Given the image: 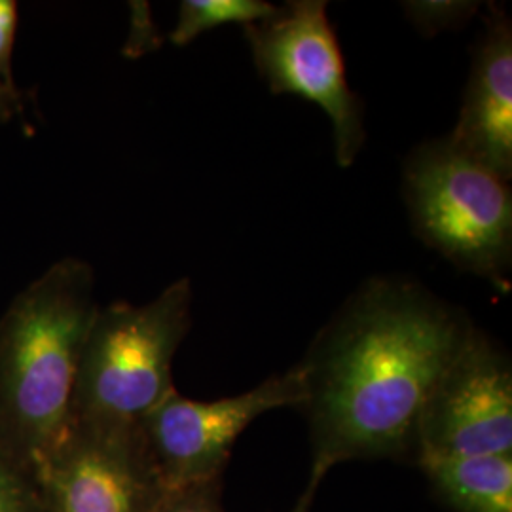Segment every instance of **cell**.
<instances>
[{
    "label": "cell",
    "instance_id": "1",
    "mask_svg": "<svg viewBox=\"0 0 512 512\" xmlns=\"http://www.w3.org/2000/svg\"><path fill=\"white\" fill-rule=\"evenodd\" d=\"M475 329L418 281L370 279L298 363L311 473L351 459L416 458L421 410Z\"/></svg>",
    "mask_w": 512,
    "mask_h": 512
},
{
    "label": "cell",
    "instance_id": "2",
    "mask_svg": "<svg viewBox=\"0 0 512 512\" xmlns=\"http://www.w3.org/2000/svg\"><path fill=\"white\" fill-rule=\"evenodd\" d=\"M92 268L67 258L0 319V456L33 478L73 425L80 351L93 315Z\"/></svg>",
    "mask_w": 512,
    "mask_h": 512
},
{
    "label": "cell",
    "instance_id": "3",
    "mask_svg": "<svg viewBox=\"0 0 512 512\" xmlns=\"http://www.w3.org/2000/svg\"><path fill=\"white\" fill-rule=\"evenodd\" d=\"M192 325V285L179 279L143 306L95 311L80 351L73 423L141 427L175 389L173 359Z\"/></svg>",
    "mask_w": 512,
    "mask_h": 512
},
{
    "label": "cell",
    "instance_id": "4",
    "mask_svg": "<svg viewBox=\"0 0 512 512\" xmlns=\"http://www.w3.org/2000/svg\"><path fill=\"white\" fill-rule=\"evenodd\" d=\"M403 194L412 228L429 249L501 293L511 289L509 181L437 139L406 158Z\"/></svg>",
    "mask_w": 512,
    "mask_h": 512
},
{
    "label": "cell",
    "instance_id": "5",
    "mask_svg": "<svg viewBox=\"0 0 512 512\" xmlns=\"http://www.w3.org/2000/svg\"><path fill=\"white\" fill-rule=\"evenodd\" d=\"M243 33L256 71L272 93L315 103L332 124L336 162L355 164L366 141L363 101L349 88L327 2H287L272 18L243 27Z\"/></svg>",
    "mask_w": 512,
    "mask_h": 512
},
{
    "label": "cell",
    "instance_id": "6",
    "mask_svg": "<svg viewBox=\"0 0 512 512\" xmlns=\"http://www.w3.org/2000/svg\"><path fill=\"white\" fill-rule=\"evenodd\" d=\"M302 399L298 366L217 401L186 399L173 389L141 423L150 463L164 488L222 478L236 440L253 421L277 408H298Z\"/></svg>",
    "mask_w": 512,
    "mask_h": 512
},
{
    "label": "cell",
    "instance_id": "7",
    "mask_svg": "<svg viewBox=\"0 0 512 512\" xmlns=\"http://www.w3.org/2000/svg\"><path fill=\"white\" fill-rule=\"evenodd\" d=\"M497 454H512L511 359L475 327L421 410L416 461Z\"/></svg>",
    "mask_w": 512,
    "mask_h": 512
},
{
    "label": "cell",
    "instance_id": "8",
    "mask_svg": "<svg viewBox=\"0 0 512 512\" xmlns=\"http://www.w3.org/2000/svg\"><path fill=\"white\" fill-rule=\"evenodd\" d=\"M42 512H152L164 486L141 427L73 423L33 475Z\"/></svg>",
    "mask_w": 512,
    "mask_h": 512
},
{
    "label": "cell",
    "instance_id": "9",
    "mask_svg": "<svg viewBox=\"0 0 512 512\" xmlns=\"http://www.w3.org/2000/svg\"><path fill=\"white\" fill-rule=\"evenodd\" d=\"M484 23L458 124L446 139L511 181L512 23L507 12L495 6Z\"/></svg>",
    "mask_w": 512,
    "mask_h": 512
},
{
    "label": "cell",
    "instance_id": "10",
    "mask_svg": "<svg viewBox=\"0 0 512 512\" xmlns=\"http://www.w3.org/2000/svg\"><path fill=\"white\" fill-rule=\"evenodd\" d=\"M442 503L456 512H512V454L416 461Z\"/></svg>",
    "mask_w": 512,
    "mask_h": 512
},
{
    "label": "cell",
    "instance_id": "11",
    "mask_svg": "<svg viewBox=\"0 0 512 512\" xmlns=\"http://www.w3.org/2000/svg\"><path fill=\"white\" fill-rule=\"evenodd\" d=\"M275 12L277 6L266 0H184L169 40L175 46H186L207 31L230 23L255 25L272 18Z\"/></svg>",
    "mask_w": 512,
    "mask_h": 512
},
{
    "label": "cell",
    "instance_id": "12",
    "mask_svg": "<svg viewBox=\"0 0 512 512\" xmlns=\"http://www.w3.org/2000/svg\"><path fill=\"white\" fill-rule=\"evenodd\" d=\"M403 8L416 29L425 37H435L442 31L463 27L475 16L478 4L463 0H423L404 2Z\"/></svg>",
    "mask_w": 512,
    "mask_h": 512
},
{
    "label": "cell",
    "instance_id": "13",
    "mask_svg": "<svg viewBox=\"0 0 512 512\" xmlns=\"http://www.w3.org/2000/svg\"><path fill=\"white\" fill-rule=\"evenodd\" d=\"M152 512H224L220 478L165 488Z\"/></svg>",
    "mask_w": 512,
    "mask_h": 512
},
{
    "label": "cell",
    "instance_id": "14",
    "mask_svg": "<svg viewBox=\"0 0 512 512\" xmlns=\"http://www.w3.org/2000/svg\"><path fill=\"white\" fill-rule=\"evenodd\" d=\"M0 512H42L37 486L10 459L0 456Z\"/></svg>",
    "mask_w": 512,
    "mask_h": 512
},
{
    "label": "cell",
    "instance_id": "15",
    "mask_svg": "<svg viewBox=\"0 0 512 512\" xmlns=\"http://www.w3.org/2000/svg\"><path fill=\"white\" fill-rule=\"evenodd\" d=\"M18 27V6L12 0H0V74L8 78V59Z\"/></svg>",
    "mask_w": 512,
    "mask_h": 512
},
{
    "label": "cell",
    "instance_id": "16",
    "mask_svg": "<svg viewBox=\"0 0 512 512\" xmlns=\"http://www.w3.org/2000/svg\"><path fill=\"white\" fill-rule=\"evenodd\" d=\"M321 482H323V480H319V478H315V476H310V482H308L306 492L298 499V503L294 505V509H291L289 512H310L313 497L317 494V488H319Z\"/></svg>",
    "mask_w": 512,
    "mask_h": 512
},
{
    "label": "cell",
    "instance_id": "17",
    "mask_svg": "<svg viewBox=\"0 0 512 512\" xmlns=\"http://www.w3.org/2000/svg\"><path fill=\"white\" fill-rule=\"evenodd\" d=\"M2 90H4V84H0V95H2Z\"/></svg>",
    "mask_w": 512,
    "mask_h": 512
}]
</instances>
